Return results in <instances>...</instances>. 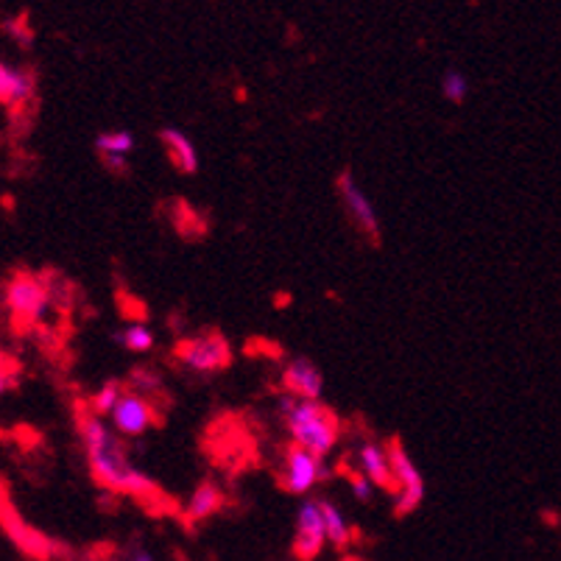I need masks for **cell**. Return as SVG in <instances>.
<instances>
[{"label":"cell","instance_id":"cell-15","mask_svg":"<svg viewBox=\"0 0 561 561\" xmlns=\"http://www.w3.org/2000/svg\"><path fill=\"white\" fill-rule=\"evenodd\" d=\"M319 503H321V517H324V530H328V542L335 545V548H346L352 534L344 514H341L333 503H328V500H319Z\"/></svg>","mask_w":561,"mask_h":561},{"label":"cell","instance_id":"cell-17","mask_svg":"<svg viewBox=\"0 0 561 561\" xmlns=\"http://www.w3.org/2000/svg\"><path fill=\"white\" fill-rule=\"evenodd\" d=\"M115 341L129 352H146L154 346V333L146 324L135 321V324H126L124 330H117Z\"/></svg>","mask_w":561,"mask_h":561},{"label":"cell","instance_id":"cell-8","mask_svg":"<svg viewBox=\"0 0 561 561\" xmlns=\"http://www.w3.org/2000/svg\"><path fill=\"white\" fill-rule=\"evenodd\" d=\"M339 193L341 198H344V207L346 213H350L352 221L358 224V227L369 234L371 241H377V238H380V218H377L375 204H371L369 196L360 191V185L355 182V176H352L350 171H344L339 176Z\"/></svg>","mask_w":561,"mask_h":561},{"label":"cell","instance_id":"cell-9","mask_svg":"<svg viewBox=\"0 0 561 561\" xmlns=\"http://www.w3.org/2000/svg\"><path fill=\"white\" fill-rule=\"evenodd\" d=\"M157 413L151 408V402L146 397L135 394V391H126L124 400L117 402V408L112 411V425L121 436H142L154 425Z\"/></svg>","mask_w":561,"mask_h":561},{"label":"cell","instance_id":"cell-21","mask_svg":"<svg viewBox=\"0 0 561 561\" xmlns=\"http://www.w3.org/2000/svg\"><path fill=\"white\" fill-rule=\"evenodd\" d=\"M350 486H352V494L360 500V503H366V500H371V489H375V483L369 481V478L364 476V472H352L350 476Z\"/></svg>","mask_w":561,"mask_h":561},{"label":"cell","instance_id":"cell-23","mask_svg":"<svg viewBox=\"0 0 561 561\" xmlns=\"http://www.w3.org/2000/svg\"><path fill=\"white\" fill-rule=\"evenodd\" d=\"M12 364H9L7 358H0V394L3 391H9V386H12Z\"/></svg>","mask_w":561,"mask_h":561},{"label":"cell","instance_id":"cell-14","mask_svg":"<svg viewBox=\"0 0 561 561\" xmlns=\"http://www.w3.org/2000/svg\"><path fill=\"white\" fill-rule=\"evenodd\" d=\"M221 506H224L221 486L213 481H204L202 486L193 492L191 503H187V519H191V523H202V519L221 512Z\"/></svg>","mask_w":561,"mask_h":561},{"label":"cell","instance_id":"cell-20","mask_svg":"<svg viewBox=\"0 0 561 561\" xmlns=\"http://www.w3.org/2000/svg\"><path fill=\"white\" fill-rule=\"evenodd\" d=\"M131 389H135V394H140V397L160 394L162 377L151 369H135L131 371Z\"/></svg>","mask_w":561,"mask_h":561},{"label":"cell","instance_id":"cell-19","mask_svg":"<svg viewBox=\"0 0 561 561\" xmlns=\"http://www.w3.org/2000/svg\"><path fill=\"white\" fill-rule=\"evenodd\" d=\"M442 93H445V99L453 101V104H461L469 93L467 76H463L461 70H447L445 79H442Z\"/></svg>","mask_w":561,"mask_h":561},{"label":"cell","instance_id":"cell-22","mask_svg":"<svg viewBox=\"0 0 561 561\" xmlns=\"http://www.w3.org/2000/svg\"><path fill=\"white\" fill-rule=\"evenodd\" d=\"M104 160V168L112 173H126L129 171V162H126V157H101Z\"/></svg>","mask_w":561,"mask_h":561},{"label":"cell","instance_id":"cell-5","mask_svg":"<svg viewBox=\"0 0 561 561\" xmlns=\"http://www.w3.org/2000/svg\"><path fill=\"white\" fill-rule=\"evenodd\" d=\"M176 360L191 371H221L232 364V346L221 333H204L182 341Z\"/></svg>","mask_w":561,"mask_h":561},{"label":"cell","instance_id":"cell-13","mask_svg":"<svg viewBox=\"0 0 561 561\" xmlns=\"http://www.w3.org/2000/svg\"><path fill=\"white\" fill-rule=\"evenodd\" d=\"M34 93V79L25 70L0 62V104H25Z\"/></svg>","mask_w":561,"mask_h":561},{"label":"cell","instance_id":"cell-18","mask_svg":"<svg viewBox=\"0 0 561 561\" xmlns=\"http://www.w3.org/2000/svg\"><path fill=\"white\" fill-rule=\"evenodd\" d=\"M124 394H126L124 386H121V382H117V380H110L104 386V389L95 391L93 413H99V416L110 413V416H112V411H115V408H117V402L124 400Z\"/></svg>","mask_w":561,"mask_h":561},{"label":"cell","instance_id":"cell-1","mask_svg":"<svg viewBox=\"0 0 561 561\" xmlns=\"http://www.w3.org/2000/svg\"><path fill=\"white\" fill-rule=\"evenodd\" d=\"M79 433L84 442L87 461L93 469V478L104 489L115 494H129L137 500H149L157 492L154 481L142 476L140 469L129 461L124 442L112 436L110 427L104 425L99 413H84L79 416Z\"/></svg>","mask_w":561,"mask_h":561},{"label":"cell","instance_id":"cell-3","mask_svg":"<svg viewBox=\"0 0 561 561\" xmlns=\"http://www.w3.org/2000/svg\"><path fill=\"white\" fill-rule=\"evenodd\" d=\"M386 456L391 461V472H394L397 492H394V514L397 517H405V514L416 512L425 497V481H422L420 469L411 461V456L405 453V447L400 445V438H391L386 445Z\"/></svg>","mask_w":561,"mask_h":561},{"label":"cell","instance_id":"cell-7","mask_svg":"<svg viewBox=\"0 0 561 561\" xmlns=\"http://www.w3.org/2000/svg\"><path fill=\"white\" fill-rule=\"evenodd\" d=\"M324 476L321 469V458L313 453L302 450L299 445H290L285 450V472H283V489L294 494H305L308 489L316 486V481Z\"/></svg>","mask_w":561,"mask_h":561},{"label":"cell","instance_id":"cell-6","mask_svg":"<svg viewBox=\"0 0 561 561\" xmlns=\"http://www.w3.org/2000/svg\"><path fill=\"white\" fill-rule=\"evenodd\" d=\"M328 530H324V517H321L319 500H305L297 517V537H294V553L299 561H313L324 550Z\"/></svg>","mask_w":561,"mask_h":561},{"label":"cell","instance_id":"cell-16","mask_svg":"<svg viewBox=\"0 0 561 561\" xmlns=\"http://www.w3.org/2000/svg\"><path fill=\"white\" fill-rule=\"evenodd\" d=\"M95 149L101 151V157H126L135 149V135L126 129L106 131V135L95 137Z\"/></svg>","mask_w":561,"mask_h":561},{"label":"cell","instance_id":"cell-12","mask_svg":"<svg viewBox=\"0 0 561 561\" xmlns=\"http://www.w3.org/2000/svg\"><path fill=\"white\" fill-rule=\"evenodd\" d=\"M360 472L369 478L375 486L389 489V492H397L394 472H391V461L386 456V450H380L377 445H364L360 447Z\"/></svg>","mask_w":561,"mask_h":561},{"label":"cell","instance_id":"cell-11","mask_svg":"<svg viewBox=\"0 0 561 561\" xmlns=\"http://www.w3.org/2000/svg\"><path fill=\"white\" fill-rule=\"evenodd\" d=\"M160 140L168 151V160L176 171L182 173H196L198 171V154L191 137L180 129H162Z\"/></svg>","mask_w":561,"mask_h":561},{"label":"cell","instance_id":"cell-24","mask_svg":"<svg viewBox=\"0 0 561 561\" xmlns=\"http://www.w3.org/2000/svg\"><path fill=\"white\" fill-rule=\"evenodd\" d=\"M131 561H151V556L149 553H137Z\"/></svg>","mask_w":561,"mask_h":561},{"label":"cell","instance_id":"cell-4","mask_svg":"<svg viewBox=\"0 0 561 561\" xmlns=\"http://www.w3.org/2000/svg\"><path fill=\"white\" fill-rule=\"evenodd\" d=\"M50 290L34 274H18L7 285V308L20 324H37L50 310Z\"/></svg>","mask_w":561,"mask_h":561},{"label":"cell","instance_id":"cell-10","mask_svg":"<svg viewBox=\"0 0 561 561\" xmlns=\"http://www.w3.org/2000/svg\"><path fill=\"white\" fill-rule=\"evenodd\" d=\"M283 386L288 394L299 397V400L319 402L321 391H324V377L308 358H297L285 366Z\"/></svg>","mask_w":561,"mask_h":561},{"label":"cell","instance_id":"cell-2","mask_svg":"<svg viewBox=\"0 0 561 561\" xmlns=\"http://www.w3.org/2000/svg\"><path fill=\"white\" fill-rule=\"evenodd\" d=\"M279 408L285 413L288 431L294 436V445L313 453L316 458H324L339 442V420L321 402L299 400L294 394H283Z\"/></svg>","mask_w":561,"mask_h":561}]
</instances>
